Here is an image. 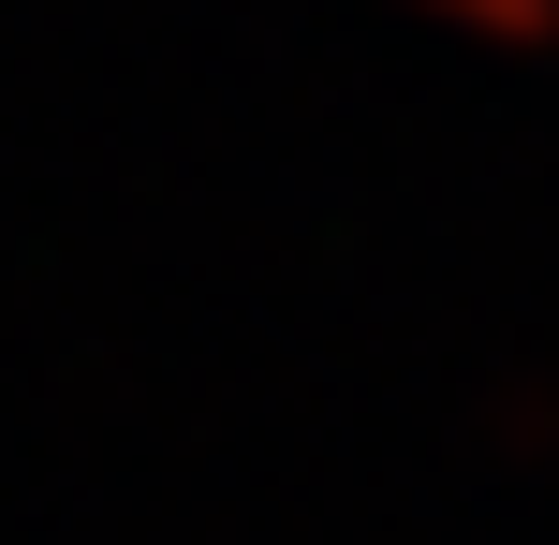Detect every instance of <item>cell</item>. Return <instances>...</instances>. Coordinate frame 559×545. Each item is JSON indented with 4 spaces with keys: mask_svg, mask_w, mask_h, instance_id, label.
Wrapping results in <instances>:
<instances>
[{
    "mask_svg": "<svg viewBox=\"0 0 559 545\" xmlns=\"http://www.w3.org/2000/svg\"><path fill=\"white\" fill-rule=\"evenodd\" d=\"M413 15L472 29V45H559V0H413Z\"/></svg>",
    "mask_w": 559,
    "mask_h": 545,
    "instance_id": "cell-1",
    "label": "cell"
}]
</instances>
